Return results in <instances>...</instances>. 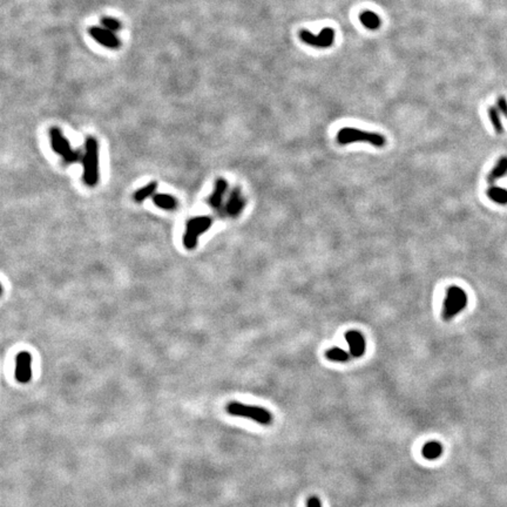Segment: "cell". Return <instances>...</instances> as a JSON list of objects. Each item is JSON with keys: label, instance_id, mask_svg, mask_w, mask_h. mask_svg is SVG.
Returning a JSON list of instances; mask_svg holds the SVG:
<instances>
[{"label": "cell", "instance_id": "1", "mask_svg": "<svg viewBox=\"0 0 507 507\" xmlns=\"http://www.w3.org/2000/svg\"><path fill=\"white\" fill-rule=\"evenodd\" d=\"M83 165L84 182L88 187H94L99 182V144L95 137L88 136L85 141Z\"/></svg>", "mask_w": 507, "mask_h": 507}, {"label": "cell", "instance_id": "2", "mask_svg": "<svg viewBox=\"0 0 507 507\" xmlns=\"http://www.w3.org/2000/svg\"><path fill=\"white\" fill-rule=\"evenodd\" d=\"M337 143L339 145H349L354 143H367L377 148H382L387 145V139L378 133L365 132L357 128H342L337 134Z\"/></svg>", "mask_w": 507, "mask_h": 507}, {"label": "cell", "instance_id": "3", "mask_svg": "<svg viewBox=\"0 0 507 507\" xmlns=\"http://www.w3.org/2000/svg\"><path fill=\"white\" fill-rule=\"evenodd\" d=\"M227 411L232 416L248 418L262 425H270L271 421H273V415L267 409L254 407V405H247L241 403V401H230L227 405Z\"/></svg>", "mask_w": 507, "mask_h": 507}, {"label": "cell", "instance_id": "4", "mask_svg": "<svg viewBox=\"0 0 507 507\" xmlns=\"http://www.w3.org/2000/svg\"><path fill=\"white\" fill-rule=\"evenodd\" d=\"M468 306V295L459 287H450L446 291V297L443 306V319L449 322L463 311Z\"/></svg>", "mask_w": 507, "mask_h": 507}, {"label": "cell", "instance_id": "5", "mask_svg": "<svg viewBox=\"0 0 507 507\" xmlns=\"http://www.w3.org/2000/svg\"><path fill=\"white\" fill-rule=\"evenodd\" d=\"M213 225V220L209 216H196L190 218L186 223L184 235V245L188 250L196 248L198 237L207 232Z\"/></svg>", "mask_w": 507, "mask_h": 507}, {"label": "cell", "instance_id": "6", "mask_svg": "<svg viewBox=\"0 0 507 507\" xmlns=\"http://www.w3.org/2000/svg\"><path fill=\"white\" fill-rule=\"evenodd\" d=\"M50 136L52 149L63 157L65 164L71 165L80 161V153L72 149L70 141L67 140V137H65L62 129L58 127H52L50 129Z\"/></svg>", "mask_w": 507, "mask_h": 507}, {"label": "cell", "instance_id": "7", "mask_svg": "<svg viewBox=\"0 0 507 507\" xmlns=\"http://www.w3.org/2000/svg\"><path fill=\"white\" fill-rule=\"evenodd\" d=\"M299 39L304 44L317 48H328L335 42V31L331 27H324L318 35H315L310 31L302 30L299 32Z\"/></svg>", "mask_w": 507, "mask_h": 507}, {"label": "cell", "instance_id": "8", "mask_svg": "<svg viewBox=\"0 0 507 507\" xmlns=\"http://www.w3.org/2000/svg\"><path fill=\"white\" fill-rule=\"evenodd\" d=\"M88 32L92 38L101 46L106 47L108 50H119L120 48L121 43L115 32L108 30L104 26H91Z\"/></svg>", "mask_w": 507, "mask_h": 507}, {"label": "cell", "instance_id": "9", "mask_svg": "<svg viewBox=\"0 0 507 507\" xmlns=\"http://www.w3.org/2000/svg\"><path fill=\"white\" fill-rule=\"evenodd\" d=\"M32 377V357L26 351L19 352L15 358V378L19 383L26 384Z\"/></svg>", "mask_w": 507, "mask_h": 507}, {"label": "cell", "instance_id": "10", "mask_svg": "<svg viewBox=\"0 0 507 507\" xmlns=\"http://www.w3.org/2000/svg\"><path fill=\"white\" fill-rule=\"evenodd\" d=\"M245 206H246V200L245 197L242 196L240 188L238 187L234 188L232 194H230L229 200L225 207V214L229 217H236L237 215L241 214L243 208H245Z\"/></svg>", "mask_w": 507, "mask_h": 507}, {"label": "cell", "instance_id": "11", "mask_svg": "<svg viewBox=\"0 0 507 507\" xmlns=\"http://www.w3.org/2000/svg\"><path fill=\"white\" fill-rule=\"evenodd\" d=\"M346 339L350 347V355L356 357V358H359L362 357L365 352V349H367V344H365V338L364 336L360 334L359 331L356 330H350L346 334Z\"/></svg>", "mask_w": 507, "mask_h": 507}, {"label": "cell", "instance_id": "12", "mask_svg": "<svg viewBox=\"0 0 507 507\" xmlns=\"http://www.w3.org/2000/svg\"><path fill=\"white\" fill-rule=\"evenodd\" d=\"M228 189V182H227L225 178L218 177L216 181H215V188L214 192L210 197L208 198V204L212 207L214 210H220L222 207L223 202V196Z\"/></svg>", "mask_w": 507, "mask_h": 507}, {"label": "cell", "instance_id": "13", "mask_svg": "<svg viewBox=\"0 0 507 507\" xmlns=\"http://www.w3.org/2000/svg\"><path fill=\"white\" fill-rule=\"evenodd\" d=\"M443 445H441L439 441H429V443L425 444L421 449V453H423V457L427 458L429 460H435L438 459L441 454H443Z\"/></svg>", "mask_w": 507, "mask_h": 507}, {"label": "cell", "instance_id": "14", "mask_svg": "<svg viewBox=\"0 0 507 507\" xmlns=\"http://www.w3.org/2000/svg\"><path fill=\"white\" fill-rule=\"evenodd\" d=\"M154 204L159 208L165 210H175L177 208V200L168 194H156L153 197Z\"/></svg>", "mask_w": 507, "mask_h": 507}, {"label": "cell", "instance_id": "15", "mask_svg": "<svg viewBox=\"0 0 507 507\" xmlns=\"http://www.w3.org/2000/svg\"><path fill=\"white\" fill-rule=\"evenodd\" d=\"M359 20L365 27L369 28V30H371V31L378 30L380 25H382L380 18L375 13V12H371V11L362 12V13H360V15H359Z\"/></svg>", "mask_w": 507, "mask_h": 507}, {"label": "cell", "instance_id": "16", "mask_svg": "<svg viewBox=\"0 0 507 507\" xmlns=\"http://www.w3.org/2000/svg\"><path fill=\"white\" fill-rule=\"evenodd\" d=\"M506 174H507V156H502L498 160L493 169L491 170V173L488 176V182L489 184H494V182L499 180V178L505 176Z\"/></svg>", "mask_w": 507, "mask_h": 507}, {"label": "cell", "instance_id": "17", "mask_svg": "<svg viewBox=\"0 0 507 507\" xmlns=\"http://www.w3.org/2000/svg\"><path fill=\"white\" fill-rule=\"evenodd\" d=\"M486 194L491 201L496 202L498 205H507V189L492 186L488 189Z\"/></svg>", "mask_w": 507, "mask_h": 507}, {"label": "cell", "instance_id": "18", "mask_svg": "<svg viewBox=\"0 0 507 507\" xmlns=\"http://www.w3.org/2000/svg\"><path fill=\"white\" fill-rule=\"evenodd\" d=\"M326 357L331 362H338V363H344L348 362L350 359V355L348 354L347 351L342 350L339 348H331L326 352Z\"/></svg>", "mask_w": 507, "mask_h": 507}, {"label": "cell", "instance_id": "19", "mask_svg": "<svg viewBox=\"0 0 507 507\" xmlns=\"http://www.w3.org/2000/svg\"><path fill=\"white\" fill-rule=\"evenodd\" d=\"M157 188L156 182H151V184L146 185L145 187L140 188L139 190H136L135 194H134V200L136 202H143L146 198H148L151 195H153L154 192H155Z\"/></svg>", "mask_w": 507, "mask_h": 507}, {"label": "cell", "instance_id": "20", "mask_svg": "<svg viewBox=\"0 0 507 507\" xmlns=\"http://www.w3.org/2000/svg\"><path fill=\"white\" fill-rule=\"evenodd\" d=\"M488 113H489L490 120H491V123H492V126H493V128H494V131H496V133L497 134H502V133H504V126H502V124H501L500 114H499V109L497 107L491 106L488 109Z\"/></svg>", "mask_w": 507, "mask_h": 507}, {"label": "cell", "instance_id": "21", "mask_svg": "<svg viewBox=\"0 0 507 507\" xmlns=\"http://www.w3.org/2000/svg\"><path fill=\"white\" fill-rule=\"evenodd\" d=\"M101 25H103L104 27L108 28V30L113 31V32L120 31V28H121V23L119 22V20L113 18V17H104L103 19H101Z\"/></svg>", "mask_w": 507, "mask_h": 507}, {"label": "cell", "instance_id": "22", "mask_svg": "<svg viewBox=\"0 0 507 507\" xmlns=\"http://www.w3.org/2000/svg\"><path fill=\"white\" fill-rule=\"evenodd\" d=\"M497 108L499 109V112L507 117V100L505 96L501 95L497 99Z\"/></svg>", "mask_w": 507, "mask_h": 507}, {"label": "cell", "instance_id": "23", "mask_svg": "<svg viewBox=\"0 0 507 507\" xmlns=\"http://www.w3.org/2000/svg\"><path fill=\"white\" fill-rule=\"evenodd\" d=\"M307 507H322V502H320L319 498L312 496L307 500Z\"/></svg>", "mask_w": 507, "mask_h": 507}]
</instances>
